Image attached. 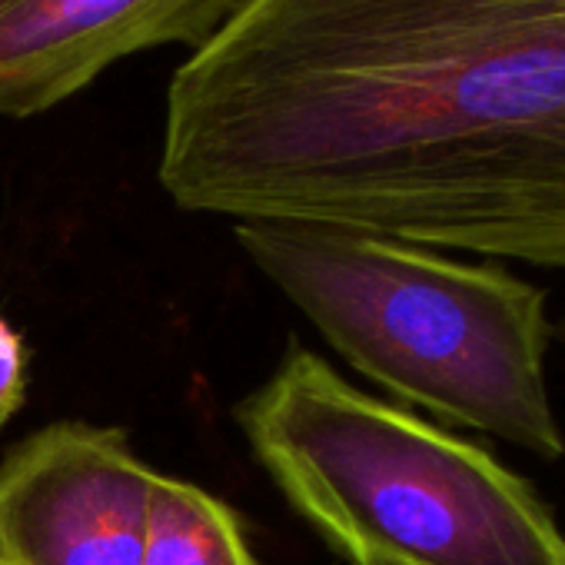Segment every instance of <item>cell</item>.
I'll return each instance as SVG.
<instances>
[{"label": "cell", "mask_w": 565, "mask_h": 565, "mask_svg": "<svg viewBox=\"0 0 565 565\" xmlns=\"http://www.w3.org/2000/svg\"><path fill=\"white\" fill-rule=\"evenodd\" d=\"M167 196L565 269V0H243L170 77Z\"/></svg>", "instance_id": "6da1fadb"}, {"label": "cell", "mask_w": 565, "mask_h": 565, "mask_svg": "<svg viewBox=\"0 0 565 565\" xmlns=\"http://www.w3.org/2000/svg\"><path fill=\"white\" fill-rule=\"evenodd\" d=\"M233 239L393 399L545 462L565 456L545 380L552 323L535 282L499 263L330 226L233 223Z\"/></svg>", "instance_id": "7a4b0ae2"}, {"label": "cell", "mask_w": 565, "mask_h": 565, "mask_svg": "<svg viewBox=\"0 0 565 565\" xmlns=\"http://www.w3.org/2000/svg\"><path fill=\"white\" fill-rule=\"evenodd\" d=\"M297 515L350 565H565V532L489 449L290 347L236 409Z\"/></svg>", "instance_id": "3957f363"}, {"label": "cell", "mask_w": 565, "mask_h": 565, "mask_svg": "<svg viewBox=\"0 0 565 565\" xmlns=\"http://www.w3.org/2000/svg\"><path fill=\"white\" fill-rule=\"evenodd\" d=\"M157 472L114 426L54 423L0 462L8 565H140Z\"/></svg>", "instance_id": "277c9868"}, {"label": "cell", "mask_w": 565, "mask_h": 565, "mask_svg": "<svg viewBox=\"0 0 565 565\" xmlns=\"http://www.w3.org/2000/svg\"><path fill=\"white\" fill-rule=\"evenodd\" d=\"M243 0H0V117L47 114L127 57L196 51Z\"/></svg>", "instance_id": "5b68a950"}, {"label": "cell", "mask_w": 565, "mask_h": 565, "mask_svg": "<svg viewBox=\"0 0 565 565\" xmlns=\"http://www.w3.org/2000/svg\"><path fill=\"white\" fill-rule=\"evenodd\" d=\"M140 565H259L236 512L206 489L160 476L150 492Z\"/></svg>", "instance_id": "8992f818"}, {"label": "cell", "mask_w": 565, "mask_h": 565, "mask_svg": "<svg viewBox=\"0 0 565 565\" xmlns=\"http://www.w3.org/2000/svg\"><path fill=\"white\" fill-rule=\"evenodd\" d=\"M28 399V347L24 337L0 317V429H4Z\"/></svg>", "instance_id": "52a82bcc"}, {"label": "cell", "mask_w": 565, "mask_h": 565, "mask_svg": "<svg viewBox=\"0 0 565 565\" xmlns=\"http://www.w3.org/2000/svg\"><path fill=\"white\" fill-rule=\"evenodd\" d=\"M562 343H565V320H562Z\"/></svg>", "instance_id": "ba28073f"}, {"label": "cell", "mask_w": 565, "mask_h": 565, "mask_svg": "<svg viewBox=\"0 0 565 565\" xmlns=\"http://www.w3.org/2000/svg\"><path fill=\"white\" fill-rule=\"evenodd\" d=\"M0 565H8V562H4V558H0Z\"/></svg>", "instance_id": "9c48e42d"}]
</instances>
